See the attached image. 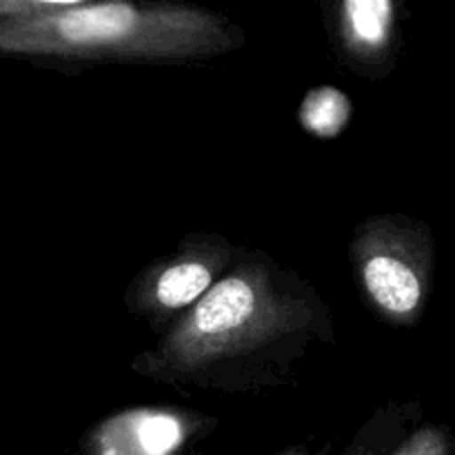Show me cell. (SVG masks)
I'll return each instance as SVG.
<instances>
[{
  "mask_svg": "<svg viewBox=\"0 0 455 455\" xmlns=\"http://www.w3.org/2000/svg\"><path fill=\"white\" fill-rule=\"evenodd\" d=\"M329 40L347 69L380 80L398 62V18L391 0H342L327 12Z\"/></svg>",
  "mask_w": 455,
  "mask_h": 455,
  "instance_id": "8992f818",
  "label": "cell"
},
{
  "mask_svg": "<svg viewBox=\"0 0 455 455\" xmlns=\"http://www.w3.org/2000/svg\"><path fill=\"white\" fill-rule=\"evenodd\" d=\"M360 293L380 323L416 327L434 291L438 247L431 227L407 213H376L360 222L349 243Z\"/></svg>",
  "mask_w": 455,
  "mask_h": 455,
  "instance_id": "3957f363",
  "label": "cell"
},
{
  "mask_svg": "<svg viewBox=\"0 0 455 455\" xmlns=\"http://www.w3.org/2000/svg\"><path fill=\"white\" fill-rule=\"evenodd\" d=\"M244 44L229 16L182 3H93L0 22V56L60 62H200Z\"/></svg>",
  "mask_w": 455,
  "mask_h": 455,
  "instance_id": "7a4b0ae2",
  "label": "cell"
},
{
  "mask_svg": "<svg viewBox=\"0 0 455 455\" xmlns=\"http://www.w3.org/2000/svg\"><path fill=\"white\" fill-rule=\"evenodd\" d=\"M329 444H324V447L320 449H314V447H305V444H293V447H287L283 449L280 453L275 455H329Z\"/></svg>",
  "mask_w": 455,
  "mask_h": 455,
  "instance_id": "30bf717a",
  "label": "cell"
},
{
  "mask_svg": "<svg viewBox=\"0 0 455 455\" xmlns=\"http://www.w3.org/2000/svg\"><path fill=\"white\" fill-rule=\"evenodd\" d=\"M302 124L323 138L338 136L351 116V102L336 87H318L302 102Z\"/></svg>",
  "mask_w": 455,
  "mask_h": 455,
  "instance_id": "ba28073f",
  "label": "cell"
},
{
  "mask_svg": "<svg viewBox=\"0 0 455 455\" xmlns=\"http://www.w3.org/2000/svg\"><path fill=\"white\" fill-rule=\"evenodd\" d=\"M391 455H455V438L447 425L420 422Z\"/></svg>",
  "mask_w": 455,
  "mask_h": 455,
  "instance_id": "9c48e42d",
  "label": "cell"
},
{
  "mask_svg": "<svg viewBox=\"0 0 455 455\" xmlns=\"http://www.w3.org/2000/svg\"><path fill=\"white\" fill-rule=\"evenodd\" d=\"M420 422L422 404L418 400L380 404L355 431L342 455H391Z\"/></svg>",
  "mask_w": 455,
  "mask_h": 455,
  "instance_id": "52a82bcc",
  "label": "cell"
},
{
  "mask_svg": "<svg viewBox=\"0 0 455 455\" xmlns=\"http://www.w3.org/2000/svg\"><path fill=\"white\" fill-rule=\"evenodd\" d=\"M336 345V320L318 289L260 249L234 267L132 360L136 376L176 389L260 394L296 380L315 347Z\"/></svg>",
  "mask_w": 455,
  "mask_h": 455,
  "instance_id": "6da1fadb",
  "label": "cell"
},
{
  "mask_svg": "<svg viewBox=\"0 0 455 455\" xmlns=\"http://www.w3.org/2000/svg\"><path fill=\"white\" fill-rule=\"evenodd\" d=\"M240 247L213 231L187 234L167 256L149 262L124 291V307L163 336L234 267Z\"/></svg>",
  "mask_w": 455,
  "mask_h": 455,
  "instance_id": "277c9868",
  "label": "cell"
},
{
  "mask_svg": "<svg viewBox=\"0 0 455 455\" xmlns=\"http://www.w3.org/2000/svg\"><path fill=\"white\" fill-rule=\"evenodd\" d=\"M216 418L182 407H132L96 422L80 440L83 455H178L204 438Z\"/></svg>",
  "mask_w": 455,
  "mask_h": 455,
  "instance_id": "5b68a950",
  "label": "cell"
}]
</instances>
